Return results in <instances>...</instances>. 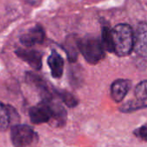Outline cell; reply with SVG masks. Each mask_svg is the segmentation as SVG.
I'll use <instances>...</instances> for the list:
<instances>
[{"instance_id": "6da1fadb", "label": "cell", "mask_w": 147, "mask_h": 147, "mask_svg": "<svg viewBox=\"0 0 147 147\" xmlns=\"http://www.w3.org/2000/svg\"><path fill=\"white\" fill-rule=\"evenodd\" d=\"M114 53L118 56H126L134 48V34L130 25L119 24L112 29Z\"/></svg>"}, {"instance_id": "8fae6325", "label": "cell", "mask_w": 147, "mask_h": 147, "mask_svg": "<svg viewBox=\"0 0 147 147\" xmlns=\"http://www.w3.org/2000/svg\"><path fill=\"white\" fill-rule=\"evenodd\" d=\"M14 110L0 102V131H5L13 121Z\"/></svg>"}, {"instance_id": "9a60e30c", "label": "cell", "mask_w": 147, "mask_h": 147, "mask_svg": "<svg viewBox=\"0 0 147 147\" xmlns=\"http://www.w3.org/2000/svg\"><path fill=\"white\" fill-rule=\"evenodd\" d=\"M55 94L63 101V103L68 107H75L78 105L77 98L67 91H65V90L55 91Z\"/></svg>"}, {"instance_id": "277c9868", "label": "cell", "mask_w": 147, "mask_h": 147, "mask_svg": "<svg viewBox=\"0 0 147 147\" xmlns=\"http://www.w3.org/2000/svg\"><path fill=\"white\" fill-rule=\"evenodd\" d=\"M52 99L43 100L41 103L30 108V118L32 123L38 125L50 121L52 118Z\"/></svg>"}, {"instance_id": "4fadbf2b", "label": "cell", "mask_w": 147, "mask_h": 147, "mask_svg": "<svg viewBox=\"0 0 147 147\" xmlns=\"http://www.w3.org/2000/svg\"><path fill=\"white\" fill-rule=\"evenodd\" d=\"M101 42L105 50L108 52H114V45L112 35V29L108 26H103L101 30Z\"/></svg>"}, {"instance_id": "ba28073f", "label": "cell", "mask_w": 147, "mask_h": 147, "mask_svg": "<svg viewBox=\"0 0 147 147\" xmlns=\"http://www.w3.org/2000/svg\"><path fill=\"white\" fill-rule=\"evenodd\" d=\"M131 82L129 80L118 79L111 85V97L115 102H120L131 88Z\"/></svg>"}, {"instance_id": "52a82bcc", "label": "cell", "mask_w": 147, "mask_h": 147, "mask_svg": "<svg viewBox=\"0 0 147 147\" xmlns=\"http://www.w3.org/2000/svg\"><path fill=\"white\" fill-rule=\"evenodd\" d=\"M16 54L32 68L39 70L42 67V54L39 51L34 49H18L16 50Z\"/></svg>"}, {"instance_id": "3957f363", "label": "cell", "mask_w": 147, "mask_h": 147, "mask_svg": "<svg viewBox=\"0 0 147 147\" xmlns=\"http://www.w3.org/2000/svg\"><path fill=\"white\" fill-rule=\"evenodd\" d=\"M11 135L12 144L15 147H27L32 143L35 138L33 129L27 125H13Z\"/></svg>"}, {"instance_id": "30bf717a", "label": "cell", "mask_w": 147, "mask_h": 147, "mask_svg": "<svg viewBox=\"0 0 147 147\" xmlns=\"http://www.w3.org/2000/svg\"><path fill=\"white\" fill-rule=\"evenodd\" d=\"M52 107V118L49 123L54 127H62L67 121V112L65 108L58 102L51 100Z\"/></svg>"}, {"instance_id": "ac0fdd59", "label": "cell", "mask_w": 147, "mask_h": 147, "mask_svg": "<svg viewBox=\"0 0 147 147\" xmlns=\"http://www.w3.org/2000/svg\"><path fill=\"white\" fill-rule=\"evenodd\" d=\"M28 1H29L31 5H39V4L42 2V0H28Z\"/></svg>"}, {"instance_id": "7c38bea8", "label": "cell", "mask_w": 147, "mask_h": 147, "mask_svg": "<svg viewBox=\"0 0 147 147\" xmlns=\"http://www.w3.org/2000/svg\"><path fill=\"white\" fill-rule=\"evenodd\" d=\"M64 49L67 52L68 61L70 62H75L78 57V39L73 36H69L65 42Z\"/></svg>"}, {"instance_id": "9c48e42d", "label": "cell", "mask_w": 147, "mask_h": 147, "mask_svg": "<svg viewBox=\"0 0 147 147\" xmlns=\"http://www.w3.org/2000/svg\"><path fill=\"white\" fill-rule=\"evenodd\" d=\"M48 65L51 71V76L54 78L60 79L62 76L64 61L57 51L55 50L51 51V54L48 58Z\"/></svg>"}, {"instance_id": "2e32d148", "label": "cell", "mask_w": 147, "mask_h": 147, "mask_svg": "<svg viewBox=\"0 0 147 147\" xmlns=\"http://www.w3.org/2000/svg\"><path fill=\"white\" fill-rule=\"evenodd\" d=\"M136 99L140 100H147V80L139 82L135 88Z\"/></svg>"}, {"instance_id": "7a4b0ae2", "label": "cell", "mask_w": 147, "mask_h": 147, "mask_svg": "<svg viewBox=\"0 0 147 147\" xmlns=\"http://www.w3.org/2000/svg\"><path fill=\"white\" fill-rule=\"evenodd\" d=\"M79 51L90 64H96L105 57V49L101 41L94 36L78 39Z\"/></svg>"}, {"instance_id": "5b68a950", "label": "cell", "mask_w": 147, "mask_h": 147, "mask_svg": "<svg viewBox=\"0 0 147 147\" xmlns=\"http://www.w3.org/2000/svg\"><path fill=\"white\" fill-rule=\"evenodd\" d=\"M133 49L139 56L147 58V24L144 22L139 23L137 26Z\"/></svg>"}, {"instance_id": "e0dca14e", "label": "cell", "mask_w": 147, "mask_h": 147, "mask_svg": "<svg viewBox=\"0 0 147 147\" xmlns=\"http://www.w3.org/2000/svg\"><path fill=\"white\" fill-rule=\"evenodd\" d=\"M134 134L138 138L147 141V125H143V126L136 129L134 131Z\"/></svg>"}, {"instance_id": "5bb4252c", "label": "cell", "mask_w": 147, "mask_h": 147, "mask_svg": "<svg viewBox=\"0 0 147 147\" xmlns=\"http://www.w3.org/2000/svg\"><path fill=\"white\" fill-rule=\"evenodd\" d=\"M146 107H147V100H140L137 99L136 100H129L128 102L125 103L123 106L119 107V110L123 113H131Z\"/></svg>"}, {"instance_id": "8992f818", "label": "cell", "mask_w": 147, "mask_h": 147, "mask_svg": "<svg viewBox=\"0 0 147 147\" xmlns=\"http://www.w3.org/2000/svg\"><path fill=\"white\" fill-rule=\"evenodd\" d=\"M45 39V32L42 27L40 25H36L24 33L20 41L25 47H32L36 44H41Z\"/></svg>"}]
</instances>
